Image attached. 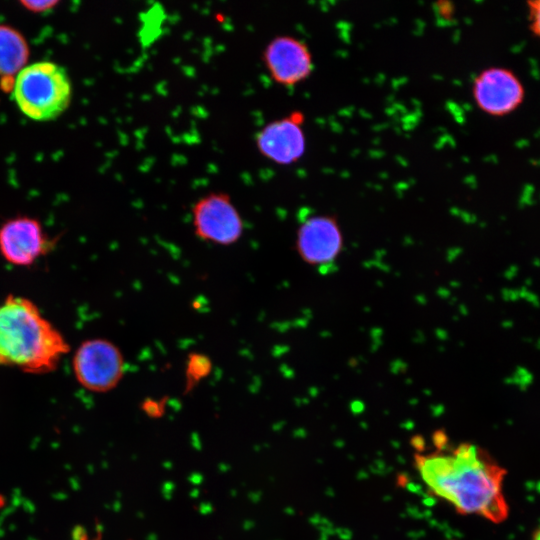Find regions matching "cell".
<instances>
[{
	"instance_id": "6da1fadb",
	"label": "cell",
	"mask_w": 540,
	"mask_h": 540,
	"mask_svg": "<svg viewBox=\"0 0 540 540\" xmlns=\"http://www.w3.org/2000/svg\"><path fill=\"white\" fill-rule=\"evenodd\" d=\"M414 455L416 470L427 488L463 515H476L493 523L505 521L509 506L503 492L506 470L480 446L463 442Z\"/></svg>"
},
{
	"instance_id": "7a4b0ae2",
	"label": "cell",
	"mask_w": 540,
	"mask_h": 540,
	"mask_svg": "<svg viewBox=\"0 0 540 540\" xmlns=\"http://www.w3.org/2000/svg\"><path fill=\"white\" fill-rule=\"evenodd\" d=\"M69 351L65 336L31 299L9 294L0 303V366L46 374Z\"/></svg>"
},
{
	"instance_id": "3957f363",
	"label": "cell",
	"mask_w": 540,
	"mask_h": 540,
	"mask_svg": "<svg viewBox=\"0 0 540 540\" xmlns=\"http://www.w3.org/2000/svg\"><path fill=\"white\" fill-rule=\"evenodd\" d=\"M12 96L20 111L35 121H49L70 104L72 86L68 73L52 61H37L16 75Z\"/></svg>"
},
{
	"instance_id": "277c9868",
	"label": "cell",
	"mask_w": 540,
	"mask_h": 540,
	"mask_svg": "<svg viewBox=\"0 0 540 540\" xmlns=\"http://www.w3.org/2000/svg\"><path fill=\"white\" fill-rule=\"evenodd\" d=\"M72 370L79 385L90 392L105 393L118 386L125 374L121 349L106 338L81 342L72 358Z\"/></svg>"
},
{
	"instance_id": "5b68a950",
	"label": "cell",
	"mask_w": 540,
	"mask_h": 540,
	"mask_svg": "<svg viewBox=\"0 0 540 540\" xmlns=\"http://www.w3.org/2000/svg\"><path fill=\"white\" fill-rule=\"evenodd\" d=\"M471 93L477 108L495 118L513 114L526 97L521 78L512 69L500 65L479 71L473 78Z\"/></svg>"
},
{
	"instance_id": "8992f818",
	"label": "cell",
	"mask_w": 540,
	"mask_h": 540,
	"mask_svg": "<svg viewBox=\"0 0 540 540\" xmlns=\"http://www.w3.org/2000/svg\"><path fill=\"white\" fill-rule=\"evenodd\" d=\"M191 211L194 233L203 241L231 246L243 235V219L224 192H211L200 197Z\"/></svg>"
},
{
	"instance_id": "52a82bcc",
	"label": "cell",
	"mask_w": 540,
	"mask_h": 540,
	"mask_svg": "<svg viewBox=\"0 0 540 540\" xmlns=\"http://www.w3.org/2000/svg\"><path fill=\"white\" fill-rule=\"evenodd\" d=\"M55 246L36 218L16 216L0 225V255L9 264L30 267Z\"/></svg>"
},
{
	"instance_id": "ba28073f",
	"label": "cell",
	"mask_w": 540,
	"mask_h": 540,
	"mask_svg": "<svg viewBox=\"0 0 540 540\" xmlns=\"http://www.w3.org/2000/svg\"><path fill=\"white\" fill-rule=\"evenodd\" d=\"M262 59L271 79L284 87L304 82L314 68L308 45L291 35H278L271 39L263 50Z\"/></svg>"
},
{
	"instance_id": "9c48e42d",
	"label": "cell",
	"mask_w": 540,
	"mask_h": 540,
	"mask_svg": "<svg viewBox=\"0 0 540 540\" xmlns=\"http://www.w3.org/2000/svg\"><path fill=\"white\" fill-rule=\"evenodd\" d=\"M304 120L302 112L293 111L267 123L256 133L255 143L259 153L279 165L299 161L306 151Z\"/></svg>"
},
{
	"instance_id": "30bf717a",
	"label": "cell",
	"mask_w": 540,
	"mask_h": 540,
	"mask_svg": "<svg viewBox=\"0 0 540 540\" xmlns=\"http://www.w3.org/2000/svg\"><path fill=\"white\" fill-rule=\"evenodd\" d=\"M343 247V233L333 215H313L306 218L297 229L295 249L306 264H331L341 254Z\"/></svg>"
},
{
	"instance_id": "8fae6325",
	"label": "cell",
	"mask_w": 540,
	"mask_h": 540,
	"mask_svg": "<svg viewBox=\"0 0 540 540\" xmlns=\"http://www.w3.org/2000/svg\"><path fill=\"white\" fill-rule=\"evenodd\" d=\"M29 46L21 32L0 24V77L16 75L26 66Z\"/></svg>"
},
{
	"instance_id": "7c38bea8",
	"label": "cell",
	"mask_w": 540,
	"mask_h": 540,
	"mask_svg": "<svg viewBox=\"0 0 540 540\" xmlns=\"http://www.w3.org/2000/svg\"><path fill=\"white\" fill-rule=\"evenodd\" d=\"M212 369L210 359L201 353H191L186 363V383L193 388L201 380L206 378Z\"/></svg>"
},
{
	"instance_id": "4fadbf2b",
	"label": "cell",
	"mask_w": 540,
	"mask_h": 540,
	"mask_svg": "<svg viewBox=\"0 0 540 540\" xmlns=\"http://www.w3.org/2000/svg\"><path fill=\"white\" fill-rule=\"evenodd\" d=\"M526 5L529 30L540 41V0H530Z\"/></svg>"
},
{
	"instance_id": "5bb4252c",
	"label": "cell",
	"mask_w": 540,
	"mask_h": 540,
	"mask_svg": "<svg viewBox=\"0 0 540 540\" xmlns=\"http://www.w3.org/2000/svg\"><path fill=\"white\" fill-rule=\"evenodd\" d=\"M57 1H21V4L28 10L36 13H43L53 9Z\"/></svg>"
},
{
	"instance_id": "9a60e30c",
	"label": "cell",
	"mask_w": 540,
	"mask_h": 540,
	"mask_svg": "<svg viewBox=\"0 0 540 540\" xmlns=\"http://www.w3.org/2000/svg\"><path fill=\"white\" fill-rule=\"evenodd\" d=\"M144 412L150 417H160L164 411V405L157 400H145L142 406Z\"/></svg>"
},
{
	"instance_id": "2e32d148",
	"label": "cell",
	"mask_w": 540,
	"mask_h": 540,
	"mask_svg": "<svg viewBox=\"0 0 540 540\" xmlns=\"http://www.w3.org/2000/svg\"><path fill=\"white\" fill-rule=\"evenodd\" d=\"M437 5L436 10L442 19L449 20L453 16L454 7L450 2H438Z\"/></svg>"
},
{
	"instance_id": "e0dca14e",
	"label": "cell",
	"mask_w": 540,
	"mask_h": 540,
	"mask_svg": "<svg viewBox=\"0 0 540 540\" xmlns=\"http://www.w3.org/2000/svg\"><path fill=\"white\" fill-rule=\"evenodd\" d=\"M532 540H540V528L536 530V532L533 535Z\"/></svg>"
}]
</instances>
